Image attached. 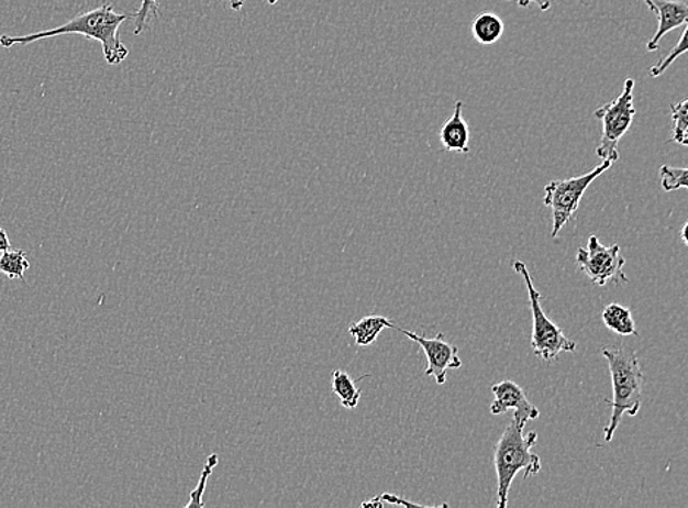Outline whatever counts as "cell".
Instances as JSON below:
<instances>
[{
  "label": "cell",
  "instance_id": "cell-3",
  "mask_svg": "<svg viewBox=\"0 0 688 508\" xmlns=\"http://www.w3.org/2000/svg\"><path fill=\"white\" fill-rule=\"evenodd\" d=\"M524 427L513 418L493 450V465L497 474V507L506 508L509 505L511 484L520 472L524 478L540 474L541 457L532 453L537 443V432L523 434Z\"/></svg>",
  "mask_w": 688,
  "mask_h": 508
},
{
  "label": "cell",
  "instance_id": "cell-29",
  "mask_svg": "<svg viewBox=\"0 0 688 508\" xmlns=\"http://www.w3.org/2000/svg\"><path fill=\"white\" fill-rule=\"evenodd\" d=\"M268 4H276L279 0H267Z\"/></svg>",
  "mask_w": 688,
  "mask_h": 508
},
{
  "label": "cell",
  "instance_id": "cell-9",
  "mask_svg": "<svg viewBox=\"0 0 688 508\" xmlns=\"http://www.w3.org/2000/svg\"><path fill=\"white\" fill-rule=\"evenodd\" d=\"M491 391L493 401L489 410L496 417L513 409L515 421L522 423L523 427H526L529 421H535V419L540 418V409L531 404L523 388L519 384L511 382V379H504V382L496 384V386H492Z\"/></svg>",
  "mask_w": 688,
  "mask_h": 508
},
{
  "label": "cell",
  "instance_id": "cell-15",
  "mask_svg": "<svg viewBox=\"0 0 688 508\" xmlns=\"http://www.w3.org/2000/svg\"><path fill=\"white\" fill-rule=\"evenodd\" d=\"M334 395L341 399L344 409H356L362 391L356 387L355 379L343 369H334L332 375Z\"/></svg>",
  "mask_w": 688,
  "mask_h": 508
},
{
  "label": "cell",
  "instance_id": "cell-19",
  "mask_svg": "<svg viewBox=\"0 0 688 508\" xmlns=\"http://www.w3.org/2000/svg\"><path fill=\"white\" fill-rule=\"evenodd\" d=\"M219 456L218 454H211L209 459H207V463L204 470H202L201 478L198 481L197 488L191 493V498H189V503L185 508L192 507H204V501H202V497H204V492L207 487V481H209L211 474H213V470L218 466Z\"/></svg>",
  "mask_w": 688,
  "mask_h": 508
},
{
  "label": "cell",
  "instance_id": "cell-16",
  "mask_svg": "<svg viewBox=\"0 0 688 508\" xmlns=\"http://www.w3.org/2000/svg\"><path fill=\"white\" fill-rule=\"evenodd\" d=\"M30 268V261L26 258L25 251L9 250L0 254V273L4 274L11 280L20 278L24 280V273Z\"/></svg>",
  "mask_w": 688,
  "mask_h": 508
},
{
  "label": "cell",
  "instance_id": "cell-26",
  "mask_svg": "<svg viewBox=\"0 0 688 508\" xmlns=\"http://www.w3.org/2000/svg\"><path fill=\"white\" fill-rule=\"evenodd\" d=\"M676 143L680 145H685V147H688V126L686 128L685 132H683V134L680 135V139L676 141Z\"/></svg>",
  "mask_w": 688,
  "mask_h": 508
},
{
  "label": "cell",
  "instance_id": "cell-1",
  "mask_svg": "<svg viewBox=\"0 0 688 508\" xmlns=\"http://www.w3.org/2000/svg\"><path fill=\"white\" fill-rule=\"evenodd\" d=\"M134 18V13H118L114 11L113 4H101L100 8L91 9L79 15L66 24L56 26V29L38 31L29 35H0V46L9 48L15 44H26L38 42V40L56 37V35L78 34L84 35L88 40H96L103 47L106 64L119 65L126 59L130 51L119 37V30L123 22Z\"/></svg>",
  "mask_w": 688,
  "mask_h": 508
},
{
  "label": "cell",
  "instance_id": "cell-21",
  "mask_svg": "<svg viewBox=\"0 0 688 508\" xmlns=\"http://www.w3.org/2000/svg\"><path fill=\"white\" fill-rule=\"evenodd\" d=\"M673 141L680 139L688 126V97L680 103L672 104Z\"/></svg>",
  "mask_w": 688,
  "mask_h": 508
},
{
  "label": "cell",
  "instance_id": "cell-28",
  "mask_svg": "<svg viewBox=\"0 0 688 508\" xmlns=\"http://www.w3.org/2000/svg\"><path fill=\"white\" fill-rule=\"evenodd\" d=\"M645 2H646V4H647V7H650L651 11H652V12H655V9H656V8H655L654 0H645Z\"/></svg>",
  "mask_w": 688,
  "mask_h": 508
},
{
  "label": "cell",
  "instance_id": "cell-25",
  "mask_svg": "<svg viewBox=\"0 0 688 508\" xmlns=\"http://www.w3.org/2000/svg\"><path fill=\"white\" fill-rule=\"evenodd\" d=\"M246 0H231V8L233 11H241L242 7H244Z\"/></svg>",
  "mask_w": 688,
  "mask_h": 508
},
{
  "label": "cell",
  "instance_id": "cell-14",
  "mask_svg": "<svg viewBox=\"0 0 688 508\" xmlns=\"http://www.w3.org/2000/svg\"><path fill=\"white\" fill-rule=\"evenodd\" d=\"M602 321L608 329L620 335H636L637 327L630 308L620 303H610L603 308Z\"/></svg>",
  "mask_w": 688,
  "mask_h": 508
},
{
  "label": "cell",
  "instance_id": "cell-4",
  "mask_svg": "<svg viewBox=\"0 0 688 508\" xmlns=\"http://www.w3.org/2000/svg\"><path fill=\"white\" fill-rule=\"evenodd\" d=\"M515 272L523 277L526 283L529 303L532 311V349L537 357L545 362H554L563 352H575L576 343L568 339L557 324L546 317L541 303V294L533 286L531 274L523 261H514Z\"/></svg>",
  "mask_w": 688,
  "mask_h": 508
},
{
  "label": "cell",
  "instance_id": "cell-6",
  "mask_svg": "<svg viewBox=\"0 0 688 508\" xmlns=\"http://www.w3.org/2000/svg\"><path fill=\"white\" fill-rule=\"evenodd\" d=\"M614 162L603 161L588 174L576 178L553 180L545 187L544 205L553 210V238H557L576 211L579 210L581 198L593 180L606 174Z\"/></svg>",
  "mask_w": 688,
  "mask_h": 508
},
{
  "label": "cell",
  "instance_id": "cell-5",
  "mask_svg": "<svg viewBox=\"0 0 688 508\" xmlns=\"http://www.w3.org/2000/svg\"><path fill=\"white\" fill-rule=\"evenodd\" d=\"M634 82L633 78L625 79L623 92L611 103L601 106L595 110V118L602 122V136L597 147V154L602 161L617 162L620 158L619 144L625 132L632 126L636 117L634 108Z\"/></svg>",
  "mask_w": 688,
  "mask_h": 508
},
{
  "label": "cell",
  "instance_id": "cell-18",
  "mask_svg": "<svg viewBox=\"0 0 688 508\" xmlns=\"http://www.w3.org/2000/svg\"><path fill=\"white\" fill-rule=\"evenodd\" d=\"M688 52V24L686 25L685 31H683L680 40L676 46L669 51L668 55L663 57L655 66H652L650 69V74L652 78H658L661 75L665 73L680 57Z\"/></svg>",
  "mask_w": 688,
  "mask_h": 508
},
{
  "label": "cell",
  "instance_id": "cell-11",
  "mask_svg": "<svg viewBox=\"0 0 688 508\" xmlns=\"http://www.w3.org/2000/svg\"><path fill=\"white\" fill-rule=\"evenodd\" d=\"M440 141L447 152L469 153L470 130L463 118V101L457 100L454 104V113L447 119L440 131Z\"/></svg>",
  "mask_w": 688,
  "mask_h": 508
},
{
  "label": "cell",
  "instance_id": "cell-17",
  "mask_svg": "<svg viewBox=\"0 0 688 508\" xmlns=\"http://www.w3.org/2000/svg\"><path fill=\"white\" fill-rule=\"evenodd\" d=\"M661 184L665 192L677 191V189H688V167L661 166Z\"/></svg>",
  "mask_w": 688,
  "mask_h": 508
},
{
  "label": "cell",
  "instance_id": "cell-24",
  "mask_svg": "<svg viewBox=\"0 0 688 508\" xmlns=\"http://www.w3.org/2000/svg\"><path fill=\"white\" fill-rule=\"evenodd\" d=\"M9 250H12V246L11 242H9L8 233L3 228H0V254Z\"/></svg>",
  "mask_w": 688,
  "mask_h": 508
},
{
  "label": "cell",
  "instance_id": "cell-12",
  "mask_svg": "<svg viewBox=\"0 0 688 508\" xmlns=\"http://www.w3.org/2000/svg\"><path fill=\"white\" fill-rule=\"evenodd\" d=\"M384 329H397L388 318L382 316H368L348 327V334L355 339L356 346H370L377 342Z\"/></svg>",
  "mask_w": 688,
  "mask_h": 508
},
{
  "label": "cell",
  "instance_id": "cell-20",
  "mask_svg": "<svg viewBox=\"0 0 688 508\" xmlns=\"http://www.w3.org/2000/svg\"><path fill=\"white\" fill-rule=\"evenodd\" d=\"M162 0H141V7L138 11L134 13L136 35L143 33L147 29L148 22L153 18L160 15Z\"/></svg>",
  "mask_w": 688,
  "mask_h": 508
},
{
  "label": "cell",
  "instance_id": "cell-8",
  "mask_svg": "<svg viewBox=\"0 0 688 508\" xmlns=\"http://www.w3.org/2000/svg\"><path fill=\"white\" fill-rule=\"evenodd\" d=\"M396 330L408 335L410 340L422 347L428 360L425 375L426 377H434L439 386H443L450 369L462 368L463 362L458 356V349L454 344L445 342L443 334L439 333L434 339H426L412 333V331L400 329V327H397Z\"/></svg>",
  "mask_w": 688,
  "mask_h": 508
},
{
  "label": "cell",
  "instance_id": "cell-10",
  "mask_svg": "<svg viewBox=\"0 0 688 508\" xmlns=\"http://www.w3.org/2000/svg\"><path fill=\"white\" fill-rule=\"evenodd\" d=\"M654 3L659 25L654 37L647 43V52L658 51L661 40L665 34L678 29V26L688 24V3L681 2V0H654Z\"/></svg>",
  "mask_w": 688,
  "mask_h": 508
},
{
  "label": "cell",
  "instance_id": "cell-22",
  "mask_svg": "<svg viewBox=\"0 0 688 508\" xmlns=\"http://www.w3.org/2000/svg\"><path fill=\"white\" fill-rule=\"evenodd\" d=\"M386 505L392 506H404V507H425L422 505H418V503H412L406 500L403 497L395 496V494H382V496L374 497L373 500L365 501L362 507H384Z\"/></svg>",
  "mask_w": 688,
  "mask_h": 508
},
{
  "label": "cell",
  "instance_id": "cell-2",
  "mask_svg": "<svg viewBox=\"0 0 688 508\" xmlns=\"http://www.w3.org/2000/svg\"><path fill=\"white\" fill-rule=\"evenodd\" d=\"M601 353L610 365L612 393H614V399L608 400L612 413L603 431L606 443H610L625 415L637 417L641 412L645 375L642 373L636 352L625 347H603Z\"/></svg>",
  "mask_w": 688,
  "mask_h": 508
},
{
  "label": "cell",
  "instance_id": "cell-7",
  "mask_svg": "<svg viewBox=\"0 0 688 508\" xmlns=\"http://www.w3.org/2000/svg\"><path fill=\"white\" fill-rule=\"evenodd\" d=\"M576 263L593 285L607 286L610 281L629 283L625 276V258L620 245L606 246L597 235L589 238L588 246L577 251Z\"/></svg>",
  "mask_w": 688,
  "mask_h": 508
},
{
  "label": "cell",
  "instance_id": "cell-23",
  "mask_svg": "<svg viewBox=\"0 0 688 508\" xmlns=\"http://www.w3.org/2000/svg\"><path fill=\"white\" fill-rule=\"evenodd\" d=\"M507 2H515L522 8H529L531 4H535V7L540 8V11L546 12L550 11L553 2H562V0H507Z\"/></svg>",
  "mask_w": 688,
  "mask_h": 508
},
{
  "label": "cell",
  "instance_id": "cell-13",
  "mask_svg": "<svg viewBox=\"0 0 688 508\" xmlns=\"http://www.w3.org/2000/svg\"><path fill=\"white\" fill-rule=\"evenodd\" d=\"M471 34L476 42L489 46V44L497 43L504 34V22L497 13H479L471 22Z\"/></svg>",
  "mask_w": 688,
  "mask_h": 508
},
{
  "label": "cell",
  "instance_id": "cell-27",
  "mask_svg": "<svg viewBox=\"0 0 688 508\" xmlns=\"http://www.w3.org/2000/svg\"><path fill=\"white\" fill-rule=\"evenodd\" d=\"M681 240L688 246V222L681 229Z\"/></svg>",
  "mask_w": 688,
  "mask_h": 508
}]
</instances>
